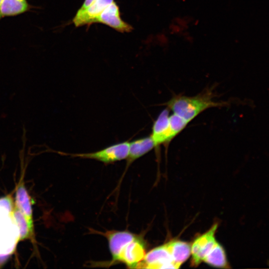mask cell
<instances>
[{"label": "cell", "mask_w": 269, "mask_h": 269, "mask_svg": "<svg viewBox=\"0 0 269 269\" xmlns=\"http://www.w3.org/2000/svg\"><path fill=\"white\" fill-rule=\"evenodd\" d=\"M154 145L150 136H145L130 142L127 159V166H129L137 159L151 151Z\"/></svg>", "instance_id": "obj_10"}, {"label": "cell", "mask_w": 269, "mask_h": 269, "mask_svg": "<svg viewBox=\"0 0 269 269\" xmlns=\"http://www.w3.org/2000/svg\"><path fill=\"white\" fill-rule=\"evenodd\" d=\"M146 253L144 241L141 237L136 235L122 248L113 264L122 263L128 268L137 269Z\"/></svg>", "instance_id": "obj_2"}, {"label": "cell", "mask_w": 269, "mask_h": 269, "mask_svg": "<svg viewBox=\"0 0 269 269\" xmlns=\"http://www.w3.org/2000/svg\"><path fill=\"white\" fill-rule=\"evenodd\" d=\"M114 0H96L83 11L77 13L72 19L75 27L89 26L94 23L96 17Z\"/></svg>", "instance_id": "obj_8"}, {"label": "cell", "mask_w": 269, "mask_h": 269, "mask_svg": "<svg viewBox=\"0 0 269 269\" xmlns=\"http://www.w3.org/2000/svg\"><path fill=\"white\" fill-rule=\"evenodd\" d=\"M166 244L176 269L179 268L191 255V244L186 242L174 240Z\"/></svg>", "instance_id": "obj_11"}, {"label": "cell", "mask_w": 269, "mask_h": 269, "mask_svg": "<svg viewBox=\"0 0 269 269\" xmlns=\"http://www.w3.org/2000/svg\"><path fill=\"white\" fill-rule=\"evenodd\" d=\"M169 122L171 131L174 137L180 134L188 124L183 119L173 113L169 115Z\"/></svg>", "instance_id": "obj_16"}, {"label": "cell", "mask_w": 269, "mask_h": 269, "mask_svg": "<svg viewBox=\"0 0 269 269\" xmlns=\"http://www.w3.org/2000/svg\"><path fill=\"white\" fill-rule=\"evenodd\" d=\"M203 262L215 268H229L225 250L218 242L216 243Z\"/></svg>", "instance_id": "obj_14"}, {"label": "cell", "mask_w": 269, "mask_h": 269, "mask_svg": "<svg viewBox=\"0 0 269 269\" xmlns=\"http://www.w3.org/2000/svg\"><path fill=\"white\" fill-rule=\"evenodd\" d=\"M95 0H85L81 6L77 10V12L80 13L83 11Z\"/></svg>", "instance_id": "obj_17"}, {"label": "cell", "mask_w": 269, "mask_h": 269, "mask_svg": "<svg viewBox=\"0 0 269 269\" xmlns=\"http://www.w3.org/2000/svg\"><path fill=\"white\" fill-rule=\"evenodd\" d=\"M14 220L19 229V238L20 240L33 237V230L31 228L24 215L14 206L12 211Z\"/></svg>", "instance_id": "obj_15"}, {"label": "cell", "mask_w": 269, "mask_h": 269, "mask_svg": "<svg viewBox=\"0 0 269 269\" xmlns=\"http://www.w3.org/2000/svg\"><path fill=\"white\" fill-rule=\"evenodd\" d=\"M218 224H214L205 233L197 237L191 245V265L197 267L202 262L217 242L215 234Z\"/></svg>", "instance_id": "obj_4"}, {"label": "cell", "mask_w": 269, "mask_h": 269, "mask_svg": "<svg viewBox=\"0 0 269 269\" xmlns=\"http://www.w3.org/2000/svg\"><path fill=\"white\" fill-rule=\"evenodd\" d=\"M213 94L209 90L192 97L180 94L172 97L165 105L172 113L189 123L208 109L226 105V102L213 100Z\"/></svg>", "instance_id": "obj_1"}, {"label": "cell", "mask_w": 269, "mask_h": 269, "mask_svg": "<svg viewBox=\"0 0 269 269\" xmlns=\"http://www.w3.org/2000/svg\"><path fill=\"white\" fill-rule=\"evenodd\" d=\"M95 23L106 24L122 33L129 32L133 29L131 25L122 19L119 7L114 1L96 17L94 20Z\"/></svg>", "instance_id": "obj_7"}, {"label": "cell", "mask_w": 269, "mask_h": 269, "mask_svg": "<svg viewBox=\"0 0 269 269\" xmlns=\"http://www.w3.org/2000/svg\"><path fill=\"white\" fill-rule=\"evenodd\" d=\"M137 268L176 269V267L165 243L146 253Z\"/></svg>", "instance_id": "obj_5"}, {"label": "cell", "mask_w": 269, "mask_h": 269, "mask_svg": "<svg viewBox=\"0 0 269 269\" xmlns=\"http://www.w3.org/2000/svg\"><path fill=\"white\" fill-rule=\"evenodd\" d=\"M106 238L112 256L109 265L113 264L122 248L134 239L136 235L127 231L110 230L102 233Z\"/></svg>", "instance_id": "obj_9"}, {"label": "cell", "mask_w": 269, "mask_h": 269, "mask_svg": "<svg viewBox=\"0 0 269 269\" xmlns=\"http://www.w3.org/2000/svg\"><path fill=\"white\" fill-rule=\"evenodd\" d=\"M32 7L27 0H3L0 6V15L1 18L16 16L29 11Z\"/></svg>", "instance_id": "obj_13"}, {"label": "cell", "mask_w": 269, "mask_h": 269, "mask_svg": "<svg viewBox=\"0 0 269 269\" xmlns=\"http://www.w3.org/2000/svg\"><path fill=\"white\" fill-rule=\"evenodd\" d=\"M2 0H0V6L1 4V2H2ZM1 19V16H0V20Z\"/></svg>", "instance_id": "obj_18"}, {"label": "cell", "mask_w": 269, "mask_h": 269, "mask_svg": "<svg viewBox=\"0 0 269 269\" xmlns=\"http://www.w3.org/2000/svg\"><path fill=\"white\" fill-rule=\"evenodd\" d=\"M14 206L24 215L29 225L33 230L31 201L22 182L18 185L16 190Z\"/></svg>", "instance_id": "obj_12"}, {"label": "cell", "mask_w": 269, "mask_h": 269, "mask_svg": "<svg viewBox=\"0 0 269 269\" xmlns=\"http://www.w3.org/2000/svg\"><path fill=\"white\" fill-rule=\"evenodd\" d=\"M169 111L167 108L164 109L153 123L150 136L155 148H157L161 144L168 145L174 138L169 125Z\"/></svg>", "instance_id": "obj_6"}, {"label": "cell", "mask_w": 269, "mask_h": 269, "mask_svg": "<svg viewBox=\"0 0 269 269\" xmlns=\"http://www.w3.org/2000/svg\"><path fill=\"white\" fill-rule=\"evenodd\" d=\"M130 142L116 143L102 149L89 153H77L73 155L82 158L98 160L105 164H109L127 158Z\"/></svg>", "instance_id": "obj_3"}]
</instances>
